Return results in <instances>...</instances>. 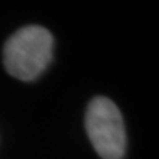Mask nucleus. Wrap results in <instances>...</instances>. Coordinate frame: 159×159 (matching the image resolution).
Masks as SVG:
<instances>
[{"label":"nucleus","mask_w":159,"mask_h":159,"mask_svg":"<svg viewBox=\"0 0 159 159\" xmlns=\"http://www.w3.org/2000/svg\"><path fill=\"white\" fill-rule=\"evenodd\" d=\"M53 37L48 29L28 25L13 33L4 45L3 61L7 72L21 81H33L52 60Z\"/></svg>","instance_id":"obj_1"},{"label":"nucleus","mask_w":159,"mask_h":159,"mask_svg":"<svg viewBox=\"0 0 159 159\" xmlns=\"http://www.w3.org/2000/svg\"><path fill=\"white\" fill-rule=\"evenodd\" d=\"M88 137L102 159H122L126 151V133L121 111L106 97H96L85 116Z\"/></svg>","instance_id":"obj_2"}]
</instances>
